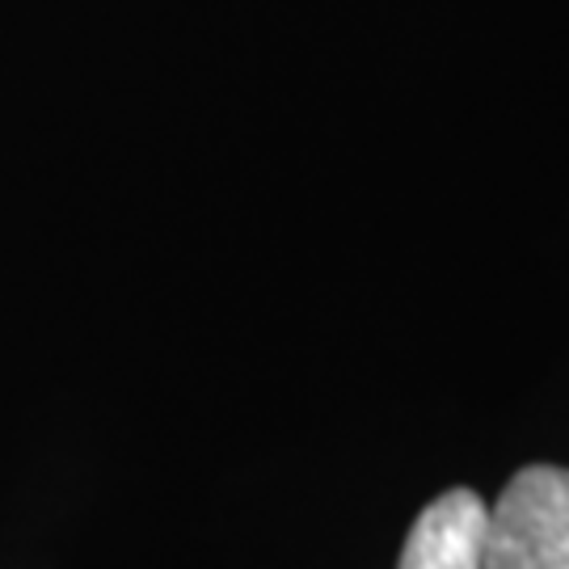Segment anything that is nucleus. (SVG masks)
<instances>
[{
	"label": "nucleus",
	"instance_id": "f257e3e1",
	"mask_svg": "<svg viewBox=\"0 0 569 569\" xmlns=\"http://www.w3.org/2000/svg\"><path fill=\"white\" fill-rule=\"evenodd\" d=\"M481 569H569V468L531 465L486 510Z\"/></svg>",
	"mask_w": 569,
	"mask_h": 569
},
{
	"label": "nucleus",
	"instance_id": "f03ea898",
	"mask_svg": "<svg viewBox=\"0 0 569 569\" xmlns=\"http://www.w3.org/2000/svg\"><path fill=\"white\" fill-rule=\"evenodd\" d=\"M481 540L486 502L472 489H448L413 519L397 569H481Z\"/></svg>",
	"mask_w": 569,
	"mask_h": 569
}]
</instances>
